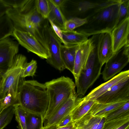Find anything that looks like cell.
I'll list each match as a JSON object with an SVG mask.
<instances>
[{"label": "cell", "mask_w": 129, "mask_h": 129, "mask_svg": "<svg viewBox=\"0 0 129 129\" xmlns=\"http://www.w3.org/2000/svg\"><path fill=\"white\" fill-rule=\"evenodd\" d=\"M35 3L34 0H24L19 7L10 8L6 14L12 21L14 28L30 33L44 44L46 42L44 32L45 19L37 12Z\"/></svg>", "instance_id": "1"}, {"label": "cell", "mask_w": 129, "mask_h": 129, "mask_svg": "<svg viewBox=\"0 0 129 129\" xmlns=\"http://www.w3.org/2000/svg\"><path fill=\"white\" fill-rule=\"evenodd\" d=\"M121 0H108L88 17L86 22L75 30L88 37L111 32L116 26Z\"/></svg>", "instance_id": "2"}, {"label": "cell", "mask_w": 129, "mask_h": 129, "mask_svg": "<svg viewBox=\"0 0 129 129\" xmlns=\"http://www.w3.org/2000/svg\"><path fill=\"white\" fill-rule=\"evenodd\" d=\"M21 77L18 97L19 104L28 112L44 117L48 108L49 97L45 84L35 80H25Z\"/></svg>", "instance_id": "3"}, {"label": "cell", "mask_w": 129, "mask_h": 129, "mask_svg": "<svg viewBox=\"0 0 129 129\" xmlns=\"http://www.w3.org/2000/svg\"><path fill=\"white\" fill-rule=\"evenodd\" d=\"M49 97L47 110L43 117L46 122L62 103L76 92V85L72 79L64 76L54 79L45 84Z\"/></svg>", "instance_id": "4"}, {"label": "cell", "mask_w": 129, "mask_h": 129, "mask_svg": "<svg viewBox=\"0 0 129 129\" xmlns=\"http://www.w3.org/2000/svg\"><path fill=\"white\" fill-rule=\"evenodd\" d=\"M97 36H94V45L85 66L82 70L76 86L77 96L82 98L99 77L102 66L97 53Z\"/></svg>", "instance_id": "5"}, {"label": "cell", "mask_w": 129, "mask_h": 129, "mask_svg": "<svg viewBox=\"0 0 129 129\" xmlns=\"http://www.w3.org/2000/svg\"><path fill=\"white\" fill-rule=\"evenodd\" d=\"M44 29L45 37L50 54V57L46 59V61L57 69L62 71L66 69L61 56L62 43L49 24L48 20L45 23Z\"/></svg>", "instance_id": "6"}, {"label": "cell", "mask_w": 129, "mask_h": 129, "mask_svg": "<svg viewBox=\"0 0 129 129\" xmlns=\"http://www.w3.org/2000/svg\"><path fill=\"white\" fill-rule=\"evenodd\" d=\"M12 36L28 52H32L42 59L50 57L49 50L30 33L14 28Z\"/></svg>", "instance_id": "7"}, {"label": "cell", "mask_w": 129, "mask_h": 129, "mask_svg": "<svg viewBox=\"0 0 129 129\" xmlns=\"http://www.w3.org/2000/svg\"><path fill=\"white\" fill-rule=\"evenodd\" d=\"M108 1L66 0L65 3L67 4V8H68L67 12L70 17L69 18L77 17L86 19Z\"/></svg>", "instance_id": "8"}, {"label": "cell", "mask_w": 129, "mask_h": 129, "mask_svg": "<svg viewBox=\"0 0 129 129\" xmlns=\"http://www.w3.org/2000/svg\"><path fill=\"white\" fill-rule=\"evenodd\" d=\"M129 62V44L115 53L106 63L101 74L104 81L109 80L120 72Z\"/></svg>", "instance_id": "9"}, {"label": "cell", "mask_w": 129, "mask_h": 129, "mask_svg": "<svg viewBox=\"0 0 129 129\" xmlns=\"http://www.w3.org/2000/svg\"><path fill=\"white\" fill-rule=\"evenodd\" d=\"M26 61V57L24 55L18 54L16 56L12 67L3 75L0 100L5 96L10 88L19 81L23 66Z\"/></svg>", "instance_id": "10"}, {"label": "cell", "mask_w": 129, "mask_h": 129, "mask_svg": "<svg viewBox=\"0 0 129 129\" xmlns=\"http://www.w3.org/2000/svg\"><path fill=\"white\" fill-rule=\"evenodd\" d=\"M19 44L9 37L0 41V73L3 75L12 65Z\"/></svg>", "instance_id": "11"}, {"label": "cell", "mask_w": 129, "mask_h": 129, "mask_svg": "<svg viewBox=\"0 0 129 129\" xmlns=\"http://www.w3.org/2000/svg\"><path fill=\"white\" fill-rule=\"evenodd\" d=\"M81 98H78L76 93L73 94L61 104L46 121L42 129L55 126L76 107Z\"/></svg>", "instance_id": "12"}, {"label": "cell", "mask_w": 129, "mask_h": 129, "mask_svg": "<svg viewBox=\"0 0 129 129\" xmlns=\"http://www.w3.org/2000/svg\"><path fill=\"white\" fill-rule=\"evenodd\" d=\"M95 101L101 103L129 101V77L114 85Z\"/></svg>", "instance_id": "13"}, {"label": "cell", "mask_w": 129, "mask_h": 129, "mask_svg": "<svg viewBox=\"0 0 129 129\" xmlns=\"http://www.w3.org/2000/svg\"><path fill=\"white\" fill-rule=\"evenodd\" d=\"M94 45V36L79 45L77 50L73 74L77 84L80 73L85 66Z\"/></svg>", "instance_id": "14"}, {"label": "cell", "mask_w": 129, "mask_h": 129, "mask_svg": "<svg viewBox=\"0 0 129 129\" xmlns=\"http://www.w3.org/2000/svg\"><path fill=\"white\" fill-rule=\"evenodd\" d=\"M97 49L98 58L103 66L114 54L111 32L98 35Z\"/></svg>", "instance_id": "15"}, {"label": "cell", "mask_w": 129, "mask_h": 129, "mask_svg": "<svg viewBox=\"0 0 129 129\" xmlns=\"http://www.w3.org/2000/svg\"><path fill=\"white\" fill-rule=\"evenodd\" d=\"M129 18L116 27L111 32L114 54L129 44Z\"/></svg>", "instance_id": "16"}, {"label": "cell", "mask_w": 129, "mask_h": 129, "mask_svg": "<svg viewBox=\"0 0 129 129\" xmlns=\"http://www.w3.org/2000/svg\"><path fill=\"white\" fill-rule=\"evenodd\" d=\"M129 77V70L122 71L91 90L86 96L83 97L85 100H94L106 92L114 85Z\"/></svg>", "instance_id": "17"}, {"label": "cell", "mask_w": 129, "mask_h": 129, "mask_svg": "<svg viewBox=\"0 0 129 129\" xmlns=\"http://www.w3.org/2000/svg\"><path fill=\"white\" fill-rule=\"evenodd\" d=\"M94 100H85L83 97L72 113V121L77 125L91 115L89 112L96 102Z\"/></svg>", "instance_id": "18"}, {"label": "cell", "mask_w": 129, "mask_h": 129, "mask_svg": "<svg viewBox=\"0 0 129 129\" xmlns=\"http://www.w3.org/2000/svg\"><path fill=\"white\" fill-rule=\"evenodd\" d=\"M129 101H124L107 103H99L96 101L90 109L89 113L93 117H105Z\"/></svg>", "instance_id": "19"}, {"label": "cell", "mask_w": 129, "mask_h": 129, "mask_svg": "<svg viewBox=\"0 0 129 129\" xmlns=\"http://www.w3.org/2000/svg\"><path fill=\"white\" fill-rule=\"evenodd\" d=\"M79 45L65 46L62 45L61 48V56L65 68L73 73L77 50Z\"/></svg>", "instance_id": "20"}, {"label": "cell", "mask_w": 129, "mask_h": 129, "mask_svg": "<svg viewBox=\"0 0 129 129\" xmlns=\"http://www.w3.org/2000/svg\"><path fill=\"white\" fill-rule=\"evenodd\" d=\"M63 40L66 46L79 45L88 39L87 37L75 30L67 31L62 30Z\"/></svg>", "instance_id": "21"}, {"label": "cell", "mask_w": 129, "mask_h": 129, "mask_svg": "<svg viewBox=\"0 0 129 129\" xmlns=\"http://www.w3.org/2000/svg\"><path fill=\"white\" fill-rule=\"evenodd\" d=\"M48 1L50 12L48 18L62 30L67 19L59 7L56 5L52 0Z\"/></svg>", "instance_id": "22"}, {"label": "cell", "mask_w": 129, "mask_h": 129, "mask_svg": "<svg viewBox=\"0 0 129 129\" xmlns=\"http://www.w3.org/2000/svg\"><path fill=\"white\" fill-rule=\"evenodd\" d=\"M19 81L10 88L5 96L1 100L4 108L19 104L18 94Z\"/></svg>", "instance_id": "23"}, {"label": "cell", "mask_w": 129, "mask_h": 129, "mask_svg": "<svg viewBox=\"0 0 129 129\" xmlns=\"http://www.w3.org/2000/svg\"><path fill=\"white\" fill-rule=\"evenodd\" d=\"M102 129H129V113L105 122Z\"/></svg>", "instance_id": "24"}, {"label": "cell", "mask_w": 129, "mask_h": 129, "mask_svg": "<svg viewBox=\"0 0 129 129\" xmlns=\"http://www.w3.org/2000/svg\"><path fill=\"white\" fill-rule=\"evenodd\" d=\"M14 29L13 24L6 14L0 18V41L12 36Z\"/></svg>", "instance_id": "25"}, {"label": "cell", "mask_w": 129, "mask_h": 129, "mask_svg": "<svg viewBox=\"0 0 129 129\" xmlns=\"http://www.w3.org/2000/svg\"><path fill=\"white\" fill-rule=\"evenodd\" d=\"M43 117L36 113L27 112L26 118V129H42Z\"/></svg>", "instance_id": "26"}, {"label": "cell", "mask_w": 129, "mask_h": 129, "mask_svg": "<svg viewBox=\"0 0 129 129\" xmlns=\"http://www.w3.org/2000/svg\"><path fill=\"white\" fill-rule=\"evenodd\" d=\"M17 104L11 105L4 108L0 113V129H3L11 121L16 107Z\"/></svg>", "instance_id": "27"}, {"label": "cell", "mask_w": 129, "mask_h": 129, "mask_svg": "<svg viewBox=\"0 0 129 129\" xmlns=\"http://www.w3.org/2000/svg\"><path fill=\"white\" fill-rule=\"evenodd\" d=\"M35 3L38 14L44 19H47L50 12L48 0H36Z\"/></svg>", "instance_id": "28"}, {"label": "cell", "mask_w": 129, "mask_h": 129, "mask_svg": "<svg viewBox=\"0 0 129 129\" xmlns=\"http://www.w3.org/2000/svg\"><path fill=\"white\" fill-rule=\"evenodd\" d=\"M27 112L23 109L19 104L16 106L14 114L18 124V129H26V118Z\"/></svg>", "instance_id": "29"}, {"label": "cell", "mask_w": 129, "mask_h": 129, "mask_svg": "<svg viewBox=\"0 0 129 129\" xmlns=\"http://www.w3.org/2000/svg\"><path fill=\"white\" fill-rule=\"evenodd\" d=\"M87 22L86 19H81L77 17H73L67 19L62 30L72 31L80 27L85 24Z\"/></svg>", "instance_id": "30"}, {"label": "cell", "mask_w": 129, "mask_h": 129, "mask_svg": "<svg viewBox=\"0 0 129 129\" xmlns=\"http://www.w3.org/2000/svg\"><path fill=\"white\" fill-rule=\"evenodd\" d=\"M129 18V0H121L118 18L116 25L117 26L127 18Z\"/></svg>", "instance_id": "31"}, {"label": "cell", "mask_w": 129, "mask_h": 129, "mask_svg": "<svg viewBox=\"0 0 129 129\" xmlns=\"http://www.w3.org/2000/svg\"><path fill=\"white\" fill-rule=\"evenodd\" d=\"M37 67L36 60L33 59L29 62L27 63L26 61L23 66L21 77L24 78L27 76L33 77L35 75Z\"/></svg>", "instance_id": "32"}, {"label": "cell", "mask_w": 129, "mask_h": 129, "mask_svg": "<svg viewBox=\"0 0 129 129\" xmlns=\"http://www.w3.org/2000/svg\"><path fill=\"white\" fill-rule=\"evenodd\" d=\"M129 113V101L121 107L108 115L105 118V122L117 118Z\"/></svg>", "instance_id": "33"}, {"label": "cell", "mask_w": 129, "mask_h": 129, "mask_svg": "<svg viewBox=\"0 0 129 129\" xmlns=\"http://www.w3.org/2000/svg\"><path fill=\"white\" fill-rule=\"evenodd\" d=\"M102 117L91 116L76 126L81 127L84 129H96Z\"/></svg>", "instance_id": "34"}, {"label": "cell", "mask_w": 129, "mask_h": 129, "mask_svg": "<svg viewBox=\"0 0 129 129\" xmlns=\"http://www.w3.org/2000/svg\"><path fill=\"white\" fill-rule=\"evenodd\" d=\"M47 19L55 33L60 40L62 43L63 44V45L66 46L65 44L63 39L62 30L59 27L55 25L50 19L48 18Z\"/></svg>", "instance_id": "35"}, {"label": "cell", "mask_w": 129, "mask_h": 129, "mask_svg": "<svg viewBox=\"0 0 129 129\" xmlns=\"http://www.w3.org/2000/svg\"><path fill=\"white\" fill-rule=\"evenodd\" d=\"M5 4L11 8H16L20 7L24 0H2Z\"/></svg>", "instance_id": "36"}, {"label": "cell", "mask_w": 129, "mask_h": 129, "mask_svg": "<svg viewBox=\"0 0 129 129\" xmlns=\"http://www.w3.org/2000/svg\"><path fill=\"white\" fill-rule=\"evenodd\" d=\"M72 113L67 116L56 125L52 127H49L48 128L59 127H63L66 126L69 123L72 121Z\"/></svg>", "instance_id": "37"}, {"label": "cell", "mask_w": 129, "mask_h": 129, "mask_svg": "<svg viewBox=\"0 0 129 129\" xmlns=\"http://www.w3.org/2000/svg\"><path fill=\"white\" fill-rule=\"evenodd\" d=\"M10 8L4 3L2 0H0V18L6 14Z\"/></svg>", "instance_id": "38"}, {"label": "cell", "mask_w": 129, "mask_h": 129, "mask_svg": "<svg viewBox=\"0 0 129 129\" xmlns=\"http://www.w3.org/2000/svg\"><path fill=\"white\" fill-rule=\"evenodd\" d=\"M76 126L75 123L71 121L64 126L54 128H48L43 129H76Z\"/></svg>", "instance_id": "39"}, {"label": "cell", "mask_w": 129, "mask_h": 129, "mask_svg": "<svg viewBox=\"0 0 129 129\" xmlns=\"http://www.w3.org/2000/svg\"><path fill=\"white\" fill-rule=\"evenodd\" d=\"M54 4L60 9L62 7L66 0H52Z\"/></svg>", "instance_id": "40"}, {"label": "cell", "mask_w": 129, "mask_h": 129, "mask_svg": "<svg viewBox=\"0 0 129 129\" xmlns=\"http://www.w3.org/2000/svg\"><path fill=\"white\" fill-rule=\"evenodd\" d=\"M105 118L103 117L96 129H102L105 122Z\"/></svg>", "instance_id": "41"}, {"label": "cell", "mask_w": 129, "mask_h": 129, "mask_svg": "<svg viewBox=\"0 0 129 129\" xmlns=\"http://www.w3.org/2000/svg\"><path fill=\"white\" fill-rule=\"evenodd\" d=\"M3 79V75L0 73V93L1 91L2 84Z\"/></svg>", "instance_id": "42"}, {"label": "cell", "mask_w": 129, "mask_h": 129, "mask_svg": "<svg viewBox=\"0 0 129 129\" xmlns=\"http://www.w3.org/2000/svg\"><path fill=\"white\" fill-rule=\"evenodd\" d=\"M3 109L2 103L1 100H0V113Z\"/></svg>", "instance_id": "43"}, {"label": "cell", "mask_w": 129, "mask_h": 129, "mask_svg": "<svg viewBox=\"0 0 129 129\" xmlns=\"http://www.w3.org/2000/svg\"><path fill=\"white\" fill-rule=\"evenodd\" d=\"M76 129H84L82 127H76Z\"/></svg>", "instance_id": "44"}]
</instances>
